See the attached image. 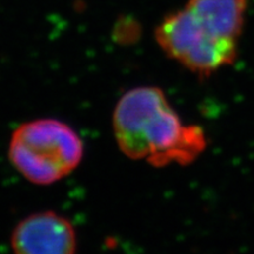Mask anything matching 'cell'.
<instances>
[{"mask_svg": "<svg viewBox=\"0 0 254 254\" xmlns=\"http://www.w3.org/2000/svg\"><path fill=\"white\" fill-rule=\"evenodd\" d=\"M113 131L127 158L155 167L192 163L207 145L204 131L184 125L164 92L154 86L132 88L120 98L113 112Z\"/></svg>", "mask_w": 254, "mask_h": 254, "instance_id": "obj_1", "label": "cell"}, {"mask_svg": "<svg viewBox=\"0 0 254 254\" xmlns=\"http://www.w3.org/2000/svg\"><path fill=\"white\" fill-rule=\"evenodd\" d=\"M84 154L81 139L65 123L38 119L15 129L8 157L31 183L50 185L73 172Z\"/></svg>", "mask_w": 254, "mask_h": 254, "instance_id": "obj_2", "label": "cell"}, {"mask_svg": "<svg viewBox=\"0 0 254 254\" xmlns=\"http://www.w3.org/2000/svg\"><path fill=\"white\" fill-rule=\"evenodd\" d=\"M155 40L168 58L200 77L231 65L238 56L237 41L212 36L185 7L160 21Z\"/></svg>", "mask_w": 254, "mask_h": 254, "instance_id": "obj_3", "label": "cell"}, {"mask_svg": "<svg viewBox=\"0 0 254 254\" xmlns=\"http://www.w3.org/2000/svg\"><path fill=\"white\" fill-rule=\"evenodd\" d=\"M11 244L20 254H72L77 251V236L67 218L45 211L19 222Z\"/></svg>", "mask_w": 254, "mask_h": 254, "instance_id": "obj_4", "label": "cell"}, {"mask_svg": "<svg viewBox=\"0 0 254 254\" xmlns=\"http://www.w3.org/2000/svg\"><path fill=\"white\" fill-rule=\"evenodd\" d=\"M185 8L212 36L238 43L245 23L247 0H189Z\"/></svg>", "mask_w": 254, "mask_h": 254, "instance_id": "obj_5", "label": "cell"}]
</instances>
